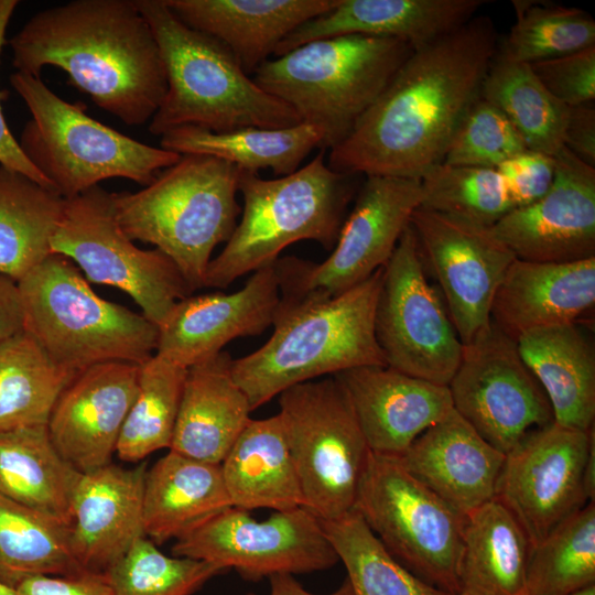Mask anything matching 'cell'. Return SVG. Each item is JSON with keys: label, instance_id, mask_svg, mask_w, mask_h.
Masks as SVG:
<instances>
[{"label": "cell", "instance_id": "1", "mask_svg": "<svg viewBox=\"0 0 595 595\" xmlns=\"http://www.w3.org/2000/svg\"><path fill=\"white\" fill-rule=\"evenodd\" d=\"M498 46L494 21L482 14L413 50L350 134L329 150V169L421 180L443 162L479 99Z\"/></svg>", "mask_w": 595, "mask_h": 595}, {"label": "cell", "instance_id": "2", "mask_svg": "<svg viewBox=\"0 0 595 595\" xmlns=\"http://www.w3.org/2000/svg\"><path fill=\"white\" fill-rule=\"evenodd\" d=\"M12 65L40 77L45 66L123 123L151 120L166 93L153 32L136 0H73L32 15L9 40Z\"/></svg>", "mask_w": 595, "mask_h": 595}, {"label": "cell", "instance_id": "3", "mask_svg": "<svg viewBox=\"0 0 595 595\" xmlns=\"http://www.w3.org/2000/svg\"><path fill=\"white\" fill-rule=\"evenodd\" d=\"M382 271L333 298L280 296L272 335L231 363L252 411L295 385L356 367L387 366L374 329Z\"/></svg>", "mask_w": 595, "mask_h": 595}, {"label": "cell", "instance_id": "4", "mask_svg": "<svg viewBox=\"0 0 595 595\" xmlns=\"http://www.w3.org/2000/svg\"><path fill=\"white\" fill-rule=\"evenodd\" d=\"M156 40L166 93L150 120L154 136L186 126L224 132L301 123L295 111L261 89L232 53L182 22L165 0H136Z\"/></svg>", "mask_w": 595, "mask_h": 595}, {"label": "cell", "instance_id": "5", "mask_svg": "<svg viewBox=\"0 0 595 595\" xmlns=\"http://www.w3.org/2000/svg\"><path fill=\"white\" fill-rule=\"evenodd\" d=\"M358 174L335 172L321 150L294 173L273 180L240 169L241 217L220 253L210 260L205 288L224 289L273 264L300 240L335 246Z\"/></svg>", "mask_w": 595, "mask_h": 595}, {"label": "cell", "instance_id": "6", "mask_svg": "<svg viewBox=\"0 0 595 595\" xmlns=\"http://www.w3.org/2000/svg\"><path fill=\"white\" fill-rule=\"evenodd\" d=\"M239 174L220 159L183 154L143 190L112 193L116 219L131 240L166 255L194 292L205 288L214 249L237 225Z\"/></svg>", "mask_w": 595, "mask_h": 595}, {"label": "cell", "instance_id": "7", "mask_svg": "<svg viewBox=\"0 0 595 595\" xmlns=\"http://www.w3.org/2000/svg\"><path fill=\"white\" fill-rule=\"evenodd\" d=\"M412 52L411 45L396 39L328 37L271 57L252 79L290 106L301 123L317 128L320 150L326 151L350 134Z\"/></svg>", "mask_w": 595, "mask_h": 595}, {"label": "cell", "instance_id": "8", "mask_svg": "<svg viewBox=\"0 0 595 595\" xmlns=\"http://www.w3.org/2000/svg\"><path fill=\"white\" fill-rule=\"evenodd\" d=\"M23 329L58 366L141 365L158 346L159 327L142 313L99 296L66 257L51 253L18 281Z\"/></svg>", "mask_w": 595, "mask_h": 595}, {"label": "cell", "instance_id": "9", "mask_svg": "<svg viewBox=\"0 0 595 595\" xmlns=\"http://www.w3.org/2000/svg\"><path fill=\"white\" fill-rule=\"evenodd\" d=\"M10 84L32 116L21 131L19 144L65 199L112 177L147 186L181 158L95 120L82 105L53 93L41 77L15 72Z\"/></svg>", "mask_w": 595, "mask_h": 595}, {"label": "cell", "instance_id": "10", "mask_svg": "<svg viewBox=\"0 0 595 595\" xmlns=\"http://www.w3.org/2000/svg\"><path fill=\"white\" fill-rule=\"evenodd\" d=\"M354 509L410 572L448 595L458 594L465 516L397 457L369 453Z\"/></svg>", "mask_w": 595, "mask_h": 595}, {"label": "cell", "instance_id": "11", "mask_svg": "<svg viewBox=\"0 0 595 595\" xmlns=\"http://www.w3.org/2000/svg\"><path fill=\"white\" fill-rule=\"evenodd\" d=\"M279 407L304 507L321 520L354 509L370 450L340 381L328 376L290 387Z\"/></svg>", "mask_w": 595, "mask_h": 595}, {"label": "cell", "instance_id": "12", "mask_svg": "<svg viewBox=\"0 0 595 595\" xmlns=\"http://www.w3.org/2000/svg\"><path fill=\"white\" fill-rule=\"evenodd\" d=\"M51 249L68 258L88 282L129 294L158 326L193 293L166 255L140 249L126 235L116 219L112 193L100 185L65 201Z\"/></svg>", "mask_w": 595, "mask_h": 595}, {"label": "cell", "instance_id": "13", "mask_svg": "<svg viewBox=\"0 0 595 595\" xmlns=\"http://www.w3.org/2000/svg\"><path fill=\"white\" fill-rule=\"evenodd\" d=\"M424 269L409 225L383 267L375 337L387 366L447 386L458 367L463 344Z\"/></svg>", "mask_w": 595, "mask_h": 595}, {"label": "cell", "instance_id": "14", "mask_svg": "<svg viewBox=\"0 0 595 595\" xmlns=\"http://www.w3.org/2000/svg\"><path fill=\"white\" fill-rule=\"evenodd\" d=\"M421 202L420 180L366 176L324 261L285 257L274 262L280 295L333 298L364 282L386 266Z\"/></svg>", "mask_w": 595, "mask_h": 595}, {"label": "cell", "instance_id": "15", "mask_svg": "<svg viewBox=\"0 0 595 595\" xmlns=\"http://www.w3.org/2000/svg\"><path fill=\"white\" fill-rule=\"evenodd\" d=\"M172 553L234 569L252 582L327 570L339 561L321 519L303 506L262 521L230 507L176 540Z\"/></svg>", "mask_w": 595, "mask_h": 595}, {"label": "cell", "instance_id": "16", "mask_svg": "<svg viewBox=\"0 0 595 595\" xmlns=\"http://www.w3.org/2000/svg\"><path fill=\"white\" fill-rule=\"evenodd\" d=\"M447 388L453 409L504 454L529 432L554 422L548 397L521 358L517 342L493 321L463 345Z\"/></svg>", "mask_w": 595, "mask_h": 595}, {"label": "cell", "instance_id": "17", "mask_svg": "<svg viewBox=\"0 0 595 595\" xmlns=\"http://www.w3.org/2000/svg\"><path fill=\"white\" fill-rule=\"evenodd\" d=\"M594 446V428L580 431L553 422L505 454L494 498L515 517L531 548L589 502L584 472Z\"/></svg>", "mask_w": 595, "mask_h": 595}, {"label": "cell", "instance_id": "18", "mask_svg": "<svg viewBox=\"0 0 595 595\" xmlns=\"http://www.w3.org/2000/svg\"><path fill=\"white\" fill-rule=\"evenodd\" d=\"M410 225L466 345L490 325L495 294L516 257L489 226L421 207Z\"/></svg>", "mask_w": 595, "mask_h": 595}, {"label": "cell", "instance_id": "19", "mask_svg": "<svg viewBox=\"0 0 595 595\" xmlns=\"http://www.w3.org/2000/svg\"><path fill=\"white\" fill-rule=\"evenodd\" d=\"M549 191L490 228L517 259L573 262L595 257V166L563 147Z\"/></svg>", "mask_w": 595, "mask_h": 595}, {"label": "cell", "instance_id": "20", "mask_svg": "<svg viewBox=\"0 0 595 595\" xmlns=\"http://www.w3.org/2000/svg\"><path fill=\"white\" fill-rule=\"evenodd\" d=\"M279 303L274 263L252 272L238 291L191 294L158 326L155 354L188 368L237 337L264 332L273 324Z\"/></svg>", "mask_w": 595, "mask_h": 595}, {"label": "cell", "instance_id": "21", "mask_svg": "<svg viewBox=\"0 0 595 595\" xmlns=\"http://www.w3.org/2000/svg\"><path fill=\"white\" fill-rule=\"evenodd\" d=\"M140 365L110 361L75 376L47 422L58 453L78 472L110 463L138 390Z\"/></svg>", "mask_w": 595, "mask_h": 595}, {"label": "cell", "instance_id": "22", "mask_svg": "<svg viewBox=\"0 0 595 595\" xmlns=\"http://www.w3.org/2000/svg\"><path fill=\"white\" fill-rule=\"evenodd\" d=\"M335 377L345 388L370 452L399 457L452 410L447 386L370 365Z\"/></svg>", "mask_w": 595, "mask_h": 595}, {"label": "cell", "instance_id": "23", "mask_svg": "<svg viewBox=\"0 0 595 595\" xmlns=\"http://www.w3.org/2000/svg\"><path fill=\"white\" fill-rule=\"evenodd\" d=\"M147 464H107L83 473L72 501L73 554L86 572L106 573L144 536L142 498Z\"/></svg>", "mask_w": 595, "mask_h": 595}, {"label": "cell", "instance_id": "24", "mask_svg": "<svg viewBox=\"0 0 595 595\" xmlns=\"http://www.w3.org/2000/svg\"><path fill=\"white\" fill-rule=\"evenodd\" d=\"M484 0H337L293 30L277 46L279 57L306 43L343 35L396 39L413 50L457 30L473 19Z\"/></svg>", "mask_w": 595, "mask_h": 595}, {"label": "cell", "instance_id": "25", "mask_svg": "<svg viewBox=\"0 0 595 595\" xmlns=\"http://www.w3.org/2000/svg\"><path fill=\"white\" fill-rule=\"evenodd\" d=\"M397 458L411 476L465 516L495 497L505 454L453 409Z\"/></svg>", "mask_w": 595, "mask_h": 595}, {"label": "cell", "instance_id": "26", "mask_svg": "<svg viewBox=\"0 0 595 595\" xmlns=\"http://www.w3.org/2000/svg\"><path fill=\"white\" fill-rule=\"evenodd\" d=\"M595 304V257L573 262L515 259L491 304L490 317L517 340L543 327L577 323Z\"/></svg>", "mask_w": 595, "mask_h": 595}, {"label": "cell", "instance_id": "27", "mask_svg": "<svg viewBox=\"0 0 595 595\" xmlns=\"http://www.w3.org/2000/svg\"><path fill=\"white\" fill-rule=\"evenodd\" d=\"M187 26L225 45L251 76L279 43L337 0H165Z\"/></svg>", "mask_w": 595, "mask_h": 595}, {"label": "cell", "instance_id": "28", "mask_svg": "<svg viewBox=\"0 0 595 595\" xmlns=\"http://www.w3.org/2000/svg\"><path fill=\"white\" fill-rule=\"evenodd\" d=\"M220 353L187 368L171 446L176 453L219 464L249 423L251 407Z\"/></svg>", "mask_w": 595, "mask_h": 595}, {"label": "cell", "instance_id": "29", "mask_svg": "<svg viewBox=\"0 0 595 595\" xmlns=\"http://www.w3.org/2000/svg\"><path fill=\"white\" fill-rule=\"evenodd\" d=\"M517 347L544 390L554 422L589 431L595 419V350L578 323L527 332Z\"/></svg>", "mask_w": 595, "mask_h": 595}, {"label": "cell", "instance_id": "30", "mask_svg": "<svg viewBox=\"0 0 595 595\" xmlns=\"http://www.w3.org/2000/svg\"><path fill=\"white\" fill-rule=\"evenodd\" d=\"M230 507L219 464L169 450L147 469L142 527L155 544L178 540Z\"/></svg>", "mask_w": 595, "mask_h": 595}, {"label": "cell", "instance_id": "31", "mask_svg": "<svg viewBox=\"0 0 595 595\" xmlns=\"http://www.w3.org/2000/svg\"><path fill=\"white\" fill-rule=\"evenodd\" d=\"M232 507L284 511L304 507L282 421L250 420L220 463Z\"/></svg>", "mask_w": 595, "mask_h": 595}, {"label": "cell", "instance_id": "32", "mask_svg": "<svg viewBox=\"0 0 595 595\" xmlns=\"http://www.w3.org/2000/svg\"><path fill=\"white\" fill-rule=\"evenodd\" d=\"M531 544L496 498L465 515L457 595H527Z\"/></svg>", "mask_w": 595, "mask_h": 595}, {"label": "cell", "instance_id": "33", "mask_svg": "<svg viewBox=\"0 0 595 595\" xmlns=\"http://www.w3.org/2000/svg\"><path fill=\"white\" fill-rule=\"evenodd\" d=\"M83 473L54 446L46 425L0 432V495L71 524Z\"/></svg>", "mask_w": 595, "mask_h": 595}, {"label": "cell", "instance_id": "34", "mask_svg": "<svg viewBox=\"0 0 595 595\" xmlns=\"http://www.w3.org/2000/svg\"><path fill=\"white\" fill-rule=\"evenodd\" d=\"M321 144V131L305 123L282 129L247 127L224 132L186 126L165 132L160 140L162 149L180 155H209L245 171L258 173L269 169L280 176L299 170Z\"/></svg>", "mask_w": 595, "mask_h": 595}, {"label": "cell", "instance_id": "35", "mask_svg": "<svg viewBox=\"0 0 595 595\" xmlns=\"http://www.w3.org/2000/svg\"><path fill=\"white\" fill-rule=\"evenodd\" d=\"M65 198L0 166V274L19 281L52 252Z\"/></svg>", "mask_w": 595, "mask_h": 595}, {"label": "cell", "instance_id": "36", "mask_svg": "<svg viewBox=\"0 0 595 595\" xmlns=\"http://www.w3.org/2000/svg\"><path fill=\"white\" fill-rule=\"evenodd\" d=\"M84 571L71 540V524L0 495V581L12 588L35 575Z\"/></svg>", "mask_w": 595, "mask_h": 595}, {"label": "cell", "instance_id": "37", "mask_svg": "<svg viewBox=\"0 0 595 595\" xmlns=\"http://www.w3.org/2000/svg\"><path fill=\"white\" fill-rule=\"evenodd\" d=\"M76 375L56 365L24 329L0 342V432L47 425Z\"/></svg>", "mask_w": 595, "mask_h": 595}, {"label": "cell", "instance_id": "38", "mask_svg": "<svg viewBox=\"0 0 595 595\" xmlns=\"http://www.w3.org/2000/svg\"><path fill=\"white\" fill-rule=\"evenodd\" d=\"M480 97L509 119L528 149L554 156L564 147L569 107L548 91L530 64L509 60L497 51Z\"/></svg>", "mask_w": 595, "mask_h": 595}, {"label": "cell", "instance_id": "39", "mask_svg": "<svg viewBox=\"0 0 595 595\" xmlns=\"http://www.w3.org/2000/svg\"><path fill=\"white\" fill-rule=\"evenodd\" d=\"M186 372L158 354L140 365L137 394L116 446L121 461L137 463L170 448Z\"/></svg>", "mask_w": 595, "mask_h": 595}, {"label": "cell", "instance_id": "40", "mask_svg": "<svg viewBox=\"0 0 595 595\" xmlns=\"http://www.w3.org/2000/svg\"><path fill=\"white\" fill-rule=\"evenodd\" d=\"M321 521L354 595H448L392 556L355 509Z\"/></svg>", "mask_w": 595, "mask_h": 595}, {"label": "cell", "instance_id": "41", "mask_svg": "<svg viewBox=\"0 0 595 595\" xmlns=\"http://www.w3.org/2000/svg\"><path fill=\"white\" fill-rule=\"evenodd\" d=\"M595 585V504L587 502L531 548L527 595H573Z\"/></svg>", "mask_w": 595, "mask_h": 595}, {"label": "cell", "instance_id": "42", "mask_svg": "<svg viewBox=\"0 0 595 595\" xmlns=\"http://www.w3.org/2000/svg\"><path fill=\"white\" fill-rule=\"evenodd\" d=\"M516 22L498 52L526 64L595 46V21L586 11L540 0L511 1Z\"/></svg>", "mask_w": 595, "mask_h": 595}, {"label": "cell", "instance_id": "43", "mask_svg": "<svg viewBox=\"0 0 595 595\" xmlns=\"http://www.w3.org/2000/svg\"><path fill=\"white\" fill-rule=\"evenodd\" d=\"M421 208L491 227L516 209L497 169L440 163L421 180Z\"/></svg>", "mask_w": 595, "mask_h": 595}, {"label": "cell", "instance_id": "44", "mask_svg": "<svg viewBox=\"0 0 595 595\" xmlns=\"http://www.w3.org/2000/svg\"><path fill=\"white\" fill-rule=\"evenodd\" d=\"M226 572L205 561L167 556L143 536L106 576L113 595H192L210 578Z\"/></svg>", "mask_w": 595, "mask_h": 595}, {"label": "cell", "instance_id": "45", "mask_svg": "<svg viewBox=\"0 0 595 595\" xmlns=\"http://www.w3.org/2000/svg\"><path fill=\"white\" fill-rule=\"evenodd\" d=\"M526 150L523 138L509 119L479 97L459 123L443 163L497 169Z\"/></svg>", "mask_w": 595, "mask_h": 595}, {"label": "cell", "instance_id": "46", "mask_svg": "<svg viewBox=\"0 0 595 595\" xmlns=\"http://www.w3.org/2000/svg\"><path fill=\"white\" fill-rule=\"evenodd\" d=\"M530 66L548 91L567 107L594 102L595 46Z\"/></svg>", "mask_w": 595, "mask_h": 595}, {"label": "cell", "instance_id": "47", "mask_svg": "<svg viewBox=\"0 0 595 595\" xmlns=\"http://www.w3.org/2000/svg\"><path fill=\"white\" fill-rule=\"evenodd\" d=\"M512 197L516 208L533 203L551 187L554 174V158L533 150L501 163L497 167Z\"/></svg>", "mask_w": 595, "mask_h": 595}, {"label": "cell", "instance_id": "48", "mask_svg": "<svg viewBox=\"0 0 595 595\" xmlns=\"http://www.w3.org/2000/svg\"><path fill=\"white\" fill-rule=\"evenodd\" d=\"M14 589L18 595H113L106 573L93 572L68 576H30Z\"/></svg>", "mask_w": 595, "mask_h": 595}, {"label": "cell", "instance_id": "49", "mask_svg": "<svg viewBox=\"0 0 595 595\" xmlns=\"http://www.w3.org/2000/svg\"><path fill=\"white\" fill-rule=\"evenodd\" d=\"M18 0H0V56L6 43L9 22L18 7ZM0 166L22 173L36 183L53 190L51 183L23 153L19 141L11 133L0 104ZM54 191V190H53Z\"/></svg>", "mask_w": 595, "mask_h": 595}, {"label": "cell", "instance_id": "50", "mask_svg": "<svg viewBox=\"0 0 595 595\" xmlns=\"http://www.w3.org/2000/svg\"><path fill=\"white\" fill-rule=\"evenodd\" d=\"M563 145L595 166V108L593 102L569 107Z\"/></svg>", "mask_w": 595, "mask_h": 595}, {"label": "cell", "instance_id": "51", "mask_svg": "<svg viewBox=\"0 0 595 595\" xmlns=\"http://www.w3.org/2000/svg\"><path fill=\"white\" fill-rule=\"evenodd\" d=\"M18 282L0 274V342L23 331Z\"/></svg>", "mask_w": 595, "mask_h": 595}, {"label": "cell", "instance_id": "52", "mask_svg": "<svg viewBox=\"0 0 595 595\" xmlns=\"http://www.w3.org/2000/svg\"><path fill=\"white\" fill-rule=\"evenodd\" d=\"M268 578L270 582L269 595H316L306 591L292 574L278 573ZM247 595L256 594L248 593ZM327 595H354V592L349 581L346 578L336 591Z\"/></svg>", "mask_w": 595, "mask_h": 595}, {"label": "cell", "instance_id": "53", "mask_svg": "<svg viewBox=\"0 0 595 595\" xmlns=\"http://www.w3.org/2000/svg\"><path fill=\"white\" fill-rule=\"evenodd\" d=\"M0 595H18L15 589L0 581Z\"/></svg>", "mask_w": 595, "mask_h": 595}, {"label": "cell", "instance_id": "54", "mask_svg": "<svg viewBox=\"0 0 595 595\" xmlns=\"http://www.w3.org/2000/svg\"><path fill=\"white\" fill-rule=\"evenodd\" d=\"M573 595H595V585L591 586L588 588H585L578 593H575Z\"/></svg>", "mask_w": 595, "mask_h": 595}]
</instances>
